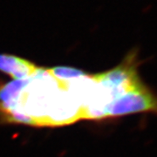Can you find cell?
<instances>
[{
  "mask_svg": "<svg viewBox=\"0 0 157 157\" xmlns=\"http://www.w3.org/2000/svg\"><path fill=\"white\" fill-rule=\"evenodd\" d=\"M38 68L33 63L25 59L0 53V71L10 75L16 80L31 78L37 72Z\"/></svg>",
  "mask_w": 157,
  "mask_h": 157,
  "instance_id": "6da1fadb",
  "label": "cell"
},
{
  "mask_svg": "<svg viewBox=\"0 0 157 157\" xmlns=\"http://www.w3.org/2000/svg\"><path fill=\"white\" fill-rule=\"evenodd\" d=\"M46 71L54 78L64 82L70 81L74 78H80L86 75V73L79 69L67 67H55L46 69Z\"/></svg>",
  "mask_w": 157,
  "mask_h": 157,
  "instance_id": "7a4b0ae2",
  "label": "cell"
}]
</instances>
